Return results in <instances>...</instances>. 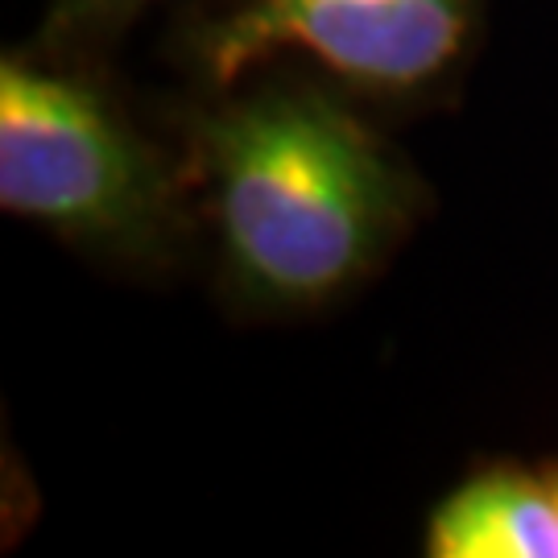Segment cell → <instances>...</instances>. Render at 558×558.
<instances>
[{
  "label": "cell",
  "mask_w": 558,
  "mask_h": 558,
  "mask_svg": "<svg viewBox=\"0 0 558 558\" xmlns=\"http://www.w3.org/2000/svg\"><path fill=\"white\" fill-rule=\"evenodd\" d=\"M480 0H232L186 34L207 92L236 87L281 50H302L352 96H435L472 54Z\"/></svg>",
  "instance_id": "cell-3"
},
{
  "label": "cell",
  "mask_w": 558,
  "mask_h": 558,
  "mask_svg": "<svg viewBox=\"0 0 558 558\" xmlns=\"http://www.w3.org/2000/svg\"><path fill=\"white\" fill-rule=\"evenodd\" d=\"M435 558H558V505L546 468H480L439 500L426 525Z\"/></svg>",
  "instance_id": "cell-4"
},
{
  "label": "cell",
  "mask_w": 558,
  "mask_h": 558,
  "mask_svg": "<svg viewBox=\"0 0 558 558\" xmlns=\"http://www.w3.org/2000/svg\"><path fill=\"white\" fill-rule=\"evenodd\" d=\"M546 480H550V493H555V505H558V463L555 468H546Z\"/></svg>",
  "instance_id": "cell-6"
},
{
  "label": "cell",
  "mask_w": 558,
  "mask_h": 558,
  "mask_svg": "<svg viewBox=\"0 0 558 558\" xmlns=\"http://www.w3.org/2000/svg\"><path fill=\"white\" fill-rule=\"evenodd\" d=\"M149 4L158 0H50L34 50L62 62H100Z\"/></svg>",
  "instance_id": "cell-5"
},
{
  "label": "cell",
  "mask_w": 558,
  "mask_h": 558,
  "mask_svg": "<svg viewBox=\"0 0 558 558\" xmlns=\"http://www.w3.org/2000/svg\"><path fill=\"white\" fill-rule=\"evenodd\" d=\"M0 207L133 274L174 269L203 223L182 145L149 137L96 62L38 50L0 62Z\"/></svg>",
  "instance_id": "cell-2"
},
{
  "label": "cell",
  "mask_w": 558,
  "mask_h": 558,
  "mask_svg": "<svg viewBox=\"0 0 558 558\" xmlns=\"http://www.w3.org/2000/svg\"><path fill=\"white\" fill-rule=\"evenodd\" d=\"M348 87L269 75L179 117L223 299L253 319L315 315L368 281L418 220L422 182Z\"/></svg>",
  "instance_id": "cell-1"
}]
</instances>
